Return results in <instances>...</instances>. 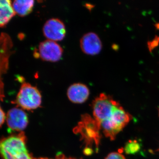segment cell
Segmentation results:
<instances>
[{"instance_id": "1", "label": "cell", "mask_w": 159, "mask_h": 159, "mask_svg": "<svg viewBox=\"0 0 159 159\" xmlns=\"http://www.w3.org/2000/svg\"><path fill=\"white\" fill-rule=\"evenodd\" d=\"M25 134L3 138L0 140V156L3 159H34L26 148Z\"/></svg>"}, {"instance_id": "6", "label": "cell", "mask_w": 159, "mask_h": 159, "mask_svg": "<svg viewBox=\"0 0 159 159\" xmlns=\"http://www.w3.org/2000/svg\"><path fill=\"white\" fill-rule=\"evenodd\" d=\"M43 30L45 37L50 40L59 41L65 37V26L62 21L58 19L52 18L47 21Z\"/></svg>"}, {"instance_id": "3", "label": "cell", "mask_w": 159, "mask_h": 159, "mask_svg": "<svg viewBox=\"0 0 159 159\" xmlns=\"http://www.w3.org/2000/svg\"><path fill=\"white\" fill-rule=\"evenodd\" d=\"M120 104L110 96L101 93L93 102L94 119L100 129V124L111 116Z\"/></svg>"}, {"instance_id": "15", "label": "cell", "mask_w": 159, "mask_h": 159, "mask_svg": "<svg viewBox=\"0 0 159 159\" xmlns=\"http://www.w3.org/2000/svg\"><path fill=\"white\" fill-rule=\"evenodd\" d=\"M6 118V117L5 113H4V111H3L2 109L0 106V127L2 126L5 122Z\"/></svg>"}, {"instance_id": "8", "label": "cell", "mask_w": 159, "mask_h": 159, "mask_svg": "<svg viewBox=\"0 0 159 159\" xmlns=\"http://www.w3.org/2000/svg\"><path fill=\"white\" fill-rule=\"evenodd\" d=\"M80 132H82L83 135L86 139L89 141H95L98 145L99 141V130L100 129L94 119L90 116H84L82 121L80 123L79 127Z\"/></svg>"}, {"instance_id": "2", "label": "cell", "mask_w": 159, "mask_h": 159, "mask_svg": "<svg viewBox=\"0 0 159 159\" xmlns=\"http://www.w3.org/2000/svg\"><path fill=\"white\" fill-rule=\"evenodd\" d=\"M131 116L125 111L121 105L114 110L111 116L100 124L106 137L114 140L116 136L128 124L131 119Z\"/></svg>"}, {"instance_id": "17", "label": "cell", "mask_w": 159, "mask_h": 159, "mask_svg": "<svg viewBox=\"0 0 159 159\" xmlns=\"http://www.w3.org/2000/svg\"><path fill=\"white\" fill-rule=\"evenodd\" d=\"M48 159V158H39V159Z\"/></svg>"}, {"instance_id": "5", "label": "cell", "mask_w": 159, "mask_h": 159, "mask_svg": "<svg viewBox=\"0 0 159 159\" xmlns=\"http://www.w3.org/2000/svg\"><path fill=\"white\" fill-rule=\"evenodd\" d=\"M63 49L56 42L46 40L39 44L34 52L35 57L45 61L56 62L62 57Z\"/></svg>"}, {"instance_id": "4", "label": "cell", "mask_w": 159, "mask_h": 159, "mask_svg": "<svg viewBox=\"0 0 159 159\" xmlns=\"http://www.w3.org/2000/svg\"><path fill=\"white\" fill-rule=\"evenodd\" d=\"M42 102L40 93L37 88L28 83L23 84L16 99L18 106L28 110L39 107Z\"/></svg>"}, {"instance_id": "12", "label": "cell", "mask_w": 159, "mask_h": 159, "mask_svg": "<svg viewBox=\"0 0 159 159\" xmlns=\"http://www.w3.org/2000/svg\"><path fill=\"white\" fill-rule=\"evenodd\" d=\"M12 6L15 14L21 16H25L32 11L34 6V1L16 0L13 2Z\"/></svg>"}, {"instance_id": "11", "label": "cell", "mask_w": 159, "mask_h": 159, "mask_svg": "<svg viewBox=\"0 0 159 159\" xmlns=\"http://www.w3.org/2000/svg\"><path fill=\"white\" fill-rule=\"evenodd\" d=\"M15 14L11 1L0 0V27L6 25Z\"/></svg>"}, {"instance_id": "10", "label": "cell", "mask_w": 159, "mask_h": 159, "mask_svg": "<svg viewBox=\"0 0 159 159\" xmlns=\"http://www.w3.org/2000/svg\"><path fill=\"white\" fill-rule=\"evenodd\" d=\"M89 95V90L85 84L75 83L71 85L67 90V96L71 102L81 103L86 101Z\"/></svg>"}, {"instance_id": "9", "label": "cell", "mask_w": 159, "mask_h": 159, "mask_svg": "<svg viewBox=\"0 0 159 159\" xmlns=\"http://www.w3.org/2000/svg\"><path fill=\"white\" fill-rule=\"evenodd\" d=\"M80 46L84 54L90 55L99 54L102 48L100 39L94 32H89L84 35L80 39Z\"/></svg>"}, {"instance_id": "13", "label": "cell", "mask_w": 159, "mask_h": 159, "mask_svg": "<svg viewBox=\"0 0 159 159\" xmlns=\"http://www.w3.org/2000/svg\"><path fill=\"white\" fill-rule=\"evenodd\" d=\"M140 145L136 141H131L127 143L125 147V152L128 154H134L139 151Z\"/></svg>"}, {"instance_id": "14", "label": "cell", "mask_w": 159, "mask_h": 159, "mask_svg": "<svg viewBox=\"0 0 159 159\" xmlns=\"http://www.w3.org/2000/svg\"><path fill=\"white\" fill-rule=\"evenodd\" d=\"M105 159H126L125 157L120 152H111L108 155Z\"/></svg>"}, {"instance_id": "7", "label": "cell", "mask_w": 159, "mask_h": 159, "mask_svg": "<svg viewBox=\"0 0 159 159\" xmlns=\"http://www.w3.org/2000/svg\"><path fill=\"white\" fill-rule=\"evenodd\" d=\"M6 119L7 125L11 130L22 131L28 125V116L25 112L21 109H11L8 111Z\"/></svg>"}, {"instance_id": "16", "label": "cell", "mask_w": 159, "mask_h": 159, "mask_svg": "<svg viewBox=\"0 0 159 159\" xmlns=\"http://www.w3.org/2000/svg\"><path fill=\"white\" fill-rule=\"evenodd\" d=\"M57 159H77L75 158H67L65 157L63 155L60 154L57 157Z\"/></svg>"}]
</instances>
